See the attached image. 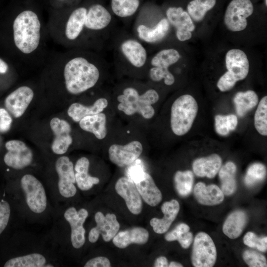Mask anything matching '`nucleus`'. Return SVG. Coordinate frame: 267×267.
Listing matches in <instances>:
<instances>
[{"label":"nucleus","mask_w":267,"mask_h":267,"mask_svg":"<svg viewBox=\"0 0 267 267\" xmlns=\"http://www.w3.org/2000/svg\"><path fill=\"white\" fill-rule=\"evenodd\" d=\"M198 104L191 95L178 97L171 109L170 124L173 133L178 136L187 134L191 128L198 112Z\"/></svg>","instance_id":"obj_6"},{"label":"nucleus","mask_w":267,"mask_h":267,"mask_svg":"<svg viewBox=\"0 0 267 267\" xmlns=\"http://www.w3.org/2000/svg\"><path fill=\"white\" fill-rule=\"evenodd\" d=\"M49 69L59 72L69 94L78 95L97 87L107 74L106 61L96 51L81 48L49 55Z\"/></svg>","instance_id":"obj_2"},{"label":"nucleus","mask_w":267,"mask_h":267,"mask_svg":"<svg viewBox=\"0 0 267 267\" xmlns=\"http://www.w3.org/2000/svg\"><path fill=\"white\" fill-rule=\"evenodd\" d=\"M181 58L178 50L174 48L159 50L149 57L146 76L153 82L163 80L167 86H172L175 82L174 75L170 68L176 64Z\"/></svg>","instance_id":"obj_7"},{"label":"nucleus","mask_w":267,"mask_h":267,"mask_svg":"<svg viewBox=\"0 0 267 267\" xmlns=\"http://www.w3.org/2000/svg\"><path fill=\"white\" fill-rule=\"evenodd\" d=\"M236 111L240 117L244 116L247 112L254 108L258 103V96L253 90L237 92L234 98Z\"/></svg>","instance_id":"obj_33"},{"label":"nucleus","mask_w":267,"mask_h":267,"mask_svg":"<svg viewBox=\"0 0 267 267\" xmlns=\"http://www.w3.org/2000/svg\"><path fill=\"white\" fill-rule=\"evenodd\" d=\"M5 267H53L47 264L45 258L39 253H32L11 258L4 265Z\"/></svg>","instance_id":"obj_32"},{"label":"nucleus","mask_w":267,"mask_h":267,"mask_svg":"<svg viewBox=\"0 0 267 267\" xmlns=\"http://www.w3.org/2000/svg\"><path fill=\"white\" fill-rule=\"evenodd\" d=\"M194 194L199 203L207 206L219 204L224 199V194L217 185H206L202 182H198L195 185Z\"/></svg>","instance_id":"obj_26"},{"label":"nucleus","mask_w":267,"mask_h":267,"mask_svg":"<svg viewBox=\"0 0 267 267\" xmlns=\"http://www.w3.org/2000/svg\"><path fill=\"white\" fill-rule=\"evenodd\" d=\"M117 108L127 116L135 114L145 119L152 118L155 114L152 106L159 99V94L153 88L137 82L121 84L115 90Z\"/></svg>","instance_id":"obj_3"},{"label":"nucleus","mask_w":267,"mask_h":267,"mask_svg":"<svg viewBox=\"0 0 267 267\" xmlns=\"http://www.w3.org/2000/svg\"><path fill=\"white\" fill-rule=\"evenodd\" d=\"M48 37L46 23L35 9H17L0 16V54L13 64L45 63Z\"/></svg>","instance_id":"obj_1"},{"label":"nucleus","mask_w":267,"mask_h":267,"mask_svg":"<svg viewBox=\"0 0 267 267\" xmlns=\"http://www.w3.org/2000/svg\"><path fill=\"white\" fill-rule=\"evenodd\" d=\"M166 18L176 29V35L179 41L184 42L192 37L194 24L188 13L181 7H170L166 12Z\"/></svg>","instance_id":"obj_17"},{"label":"nucleus","mask_w":267,"mask_h":267,"mask_svg":"<svg viewBox=\"0 0 267 267\" xmlns=\"http://www.w3.org/2000/svg\"><path fill=\"white\" fill-rule=\"evenodd\" d=\"M244 262L250 267H266L267 259L265 257L255 251L245 250L242 255Z\"/></svg>","instance_id":"obj_42"},{"label":"nucleus","mask_w":267,"mask_h":267,"mask_svg":"<svg viewBox=\"0 0 267 267\" xmlns=\"http://www.w3.org/2000/svg\"><path fill=\"white\" fill-rule=\"evenodd\" d=\"M131 175L140 196L145 203L152 207L160 203L162 199V193L148 173L136 168L132 171Z\"/></svg>","instance_id":"obj_13"},{"label":"nucleus","mask_w":267,"mask_h":267,"mask_svg":"<svg viewBox=\"0 0 267 267\" xmlns=\"http://www.w3.org/2000/svg\"><path fill=\"white\" fill-rule=\"evenodd\" d=\"M7 152L4 156L5 164L10 168L20 170L29 166L33 160L32 150L19 140H10L5 144Z\"/></svg>","instance_id":"obj_14"},{"label":"nucleus","mask_w":267,"mask_h":267,"mask_svg":"<svg viewBox=\"0 0 267 267\" xmlns=\"http://www.w3.org/2000/svg\"><path fill=\"white\" fill-rule=\"evenodd\" d=\"M96 226L90 229L89 240L90 243L96 242L101 234L104 241L109 242L116 235L120 228V224L114 214L108 213L104 216L97 212L94 216Z\"/></svg>","instance_id":"obj_16"},{"label":"nucleus","mask_w":267,"mask_h":267,"mask_svg":"<svg viewBox=\"0 0 267 267\" xmlns=\"http://www.w3.org/2000/svg\"><path fill=\"white\" fill-rule=\"evenodd\" d=\"M34 96V92L29 86H21L11 91L5 97V107L15 118H19L24 113Z\"/></svg>","instance_id":"obj_18"},{"label":"nucleus","mask_w":267,"mask_h":267,"mask_svg":"<svg viewBox=\"0 0 267 267\" xmlns=\"http://www.w3.org/2000/svg\"><path fill=\"white\" fill-rule=\"evenodd\" d=\"M149 57L146 46L134 36L123 34L116 39L114 62L125 74L146 77Z\"/></svg>","instance_id":"obj_4"},{"label":"nucleus","mask_w":267,"mask_h":267,"mask_svg":"<svg viewBox=\"0 0 267 267\" xmlns=\"http://www.w3.org/2000/svg\"><path fill=\"white\" fill-rule=\"evenodd\" d=\"M89 161L85 157L79 159L75 166L76 182L78 187L83 191L90 189L94 184L99 183L100 181L98 178L89 174Z\"/></svg>","instance_id":"obj_29"},{"label":"nucleus","mask_w":267,"mask_h":267,"mask_svg":"<svg viewBox=\"0 0 267 267\" xmlns=\"http://www.w3.org/2000/svg\"><path fill=\"white\" fill-rule=\"evenodd\" d=\"M265 166L259 163L251 165L248 169L245 177V183L248 186H252L263 180L266 176Z\"/></svg>","instance_id":"obj_40"},{"label":"nucleus","mask_w":267,"mask_h":267,"mask_svg":"<svg viewBox=\"0 0 267 267\" xmlns=\"http://www.w3.org/2000/svg\"><path fill=\"white\" fill-rule=\"evenodd\" d=\"M222 160L217 154L195 160L192 164L194 173L198 177L213 178L222 166Z\"/></svg>","instance_id":"obj_27"},{"label":"nucleus","mask_w":267,"mask_h":267,"mask_svg":"<svg viewBox=\"0 0 267 267\" xmlns=\"http://www.w3.org/2000/svg\"><path fill=\"white\" fill-rule=\"evenodd\" d=\"M79 123L83 130L93 134L97 139L102 140L106 136L107 117L103 112L85 117Z\"/></svg>","instance_id":"obj_28"},{"label":"nucleus","mask_w":267,"mask_h":267,"mask_svg":"<svg viewBox=\"0 0 267 267\" xmlns=\"http://www.w3.org/2000/svg\"><path fill=\"white\" fill-rule=\"evenodd\" d=\"M266 5H267V0H266Z\"/></svg>","instance_id":"obj_51"},{"label":"nucleus","mask_w":267,"mask_h":267,"mask_svg":"<svg viewBox=\"0 0 267 267\" xmlns=\"http://www.w3.org/2000/svg\"><path fill=\"white\" fill-rule=\"evenodd\" d=\"M169 267H182L183 266L178 263H177L176 262H171L169 264Z\"/></svg>","instance_id":"obj_49"},{"label":"nucleus","mask_w":267,"mask_h":267,"mask_svg":"<svg viewBox=\"0 0 267 267\" xmlns=\"http://www.w3.org/2000/svg\"><path fill=\"white\" fill-rule=\"evenodd\" d=\"M12 119L7 110L0 108V133H5L10 129Z\"/></svg>","instance_id":"obj_45"},{"label":"nucleus","mask_w":267,"mask_h":267,"mask_svg":"<svg viewBox=\"0 0 267 267\" xmlns=\"http://www.w3.org/2000/svg\"><path fill=\"white\" fill-rule=\"evenodd\" d=\"M254 126L258 132L267 135V96H264L258 104L254 116Z\"/></svg>","instance_id":"obj_38"},{"label":"nucleus","mask_w":267,"mask_h":267,"mask_svg":"<svg viewBox=\"0 0 267 267\" xmlns=\"http://www.w3.org/2000/svg\"><path fill=\"white\" fill-rule=\"evenodd\" d=\"M55 170L58 176V187L60 194L64 197H73L77 189L74 166L67 156L59 157L55 163Z\"/></svg>","instance_id":"obj_15"},{"label":"nucleus","mask_w":267,"mask_h":267,"mask_svg":"<svg viewBox=\"0 0 267 267\" xmlns=\"http://www.w3.org/2000/svg\"><path fill=\"white\" fill-rule=\"evenodd\" d=\"M112 13L103 5L88 6L83 48L97 51L108 38L114 24Z\"/></svg>","instance_id":"obj_5"},{"label":"nucleus","mask_w":267,"mask_h":267,"mask_svg":"<svg viewBox=\"0 0 267 267\" xmlns=\"http://www.w3.org/2000/svg\"><path fill=\"white\" fill-rule=\"evenodd\" d=\"M237 124V117L233 114L217 115L215 117L216 131L221 135H227L230 131L235 129Z\"/></svg>","instance_id":"obj_39"},{"label":"nucleus","mask_w":267,"mask_h":267,"mask_svg":"<svg viewBox=\"0 0 267 267\" xmlns=\"http://www.w3.org/2000/svg\"><path fill=\"white\" fill-rule=\"evenodd\" d=\"M55 0L59 2H66V1H68L69 0Z\"/></svg>","instance_id":"obj_50"},{"label":"nucleus","mask_w":267,"mask_h":267,"mask_svg":"<svg viewBox=\"0 0 267 267\" xmlns=\"http://www.w3.org/2000/svg\"><path fill=\"white\" fill-rule=\"evenodd\" d=\"M143 145L137 140H133L125 144L114 143L108 148L109 159L114 164L124 167L132 164L141 155Z\"/></svg>","instance_id":"obj_12"},{"label":"nucleus","mask_w":267,"mask_h":267,"mask_svg":"<svg viewBox=\"0 0 267 267\" xmlns=\"http://www.w3.org/2000/svg\"><path fill=\"white\" fill-rule=\"evenodd\" d=\"M115 189L118 195L125 201L129 210L134 215L139 214L142 211L141 196L133 181L123 177L117 181Z\"/></svg>","instance_id":"obj_20"},{"label":"nucleus","mask_w":267,"mask_h":267,"mask_svg":"<svg viewBox=\"0 0 267 267\" xmlns=\"http://www.w3.org/2000/svg\"><path fill=\"white\" fill-rule=\"evenodd\" d=\"M50 126L54 135L52 151L58 155L65 153L73 142L70 125L64 120L55 117L51 120Z\"/></svg>","instance_id":"obj_21"},{"label":"nucleus","mask_w":267,"mask_h":267,"mask_svg":"<svg viewBox=\"0 0 267 267\" xmlns=\"http://www.w3.org/2000/svg\"><path fill=\"white\" fill-rule=\"evenodd\" d=\"M236 166L232 162H228L219 170V176L221 190L224 195L229 196L234 193L237 188L235 179Z\"/></svg>","instance_id":"obj_31"},{"label":"nucleus","mask_w":267,"mask_h":267,"mask_svg":"<svg viewBox=\"0 0 267 267\" xmlns=\"http://www.w3.org/2000/svg\"><path fill=\"white\" fill-rule=\"evenodd\" d=\"M216 0H193L187 6V13L194 21L203 19L207 11L215 5Z\"/></svg>","instance_id":"obj_36"},{"label":"nucleus","mask_w":267,"mask_h":267,"mask_svg":"<svg viewBox=\"0 0 267 267\" xmlns=\"http://www.w3.org/2000/svg\"><path fill=\"white\" fill-rule=\"evenodd\" d=\"M174 180L175 188L179 195L186 196L191 192L194 181L193 174L191 171L177 172Z\"/></svg>","instance_id":"obj_37"},{"label":"nucleus","mask_w":267,"mask_h":267,"mask_svg":"<svg viewBox=\"0 0 267 267\" xmlns=\"http://www.w3.org/2000/svg\"><path fill=\"white\" fill-rule=\"evenodd\" d=\"M244 243L251 248H256L260 251L265 252L267 250V236L259 237L252 232H248L243 238Z\"/></svg>","instance_id":"obj_41"},{"label":"nucleus","mask_w":267,"mask_h":267,"mask_svg":"<svg viewBox=\"0 0 267 267\" xmlns=\"http://www.w3.org/2000/svg\"><path fill=\"white\" fill-rule=\"evenodd\" d=\"M21 186L31 211L37 214L43 213L46 207L47 198L42 183L34 176L27 174L21 179Z\"/></svg>","instance_id":"obj_11"},{"label":"nucleus","mask_w":267,"mask_h":267,"mask_svg":"<svg viewBox=\"0 0 267 267\" xmlns=\"http://www.w3.org/2000/svg\"><path fill=\"white\" fill-rule=\"evenodd\" d=\"M237 82L235 77L227 71L219 79L217 86L221 91L224 92L232 89Z\"/></svg>","instance_id":"obj_43"},{"label":"nucleus","mask_w":267,"mask_h":267,"mask_svg":"<svg viewBox=\"0 0 267 267\" xmlns=\"http://www.w3.org/2000/svg\"><path fill=\"white\" fill-rule=\"evenodd\" d=\"M140 3V0H111V9L116 17L128 18L136 13Z\"/></svg>","instance_id":"obj_34"},{"label":"nucleus","mask_w":267,"mask_h":267,"mask_svg":"<svg viewBox=\"0 0 267 267\" xmlns=\"http://www.w3.org/2000/svg\"><path fill=\"white\" fill-rule=\"evenodd\" d=\"M13 63L5 57L0 54V76H5L10 72Z\"/></svg>","instance_id":"obj_47"},{"label":"nucleus","mask_w":267,"mask_h":267,"mask_svg":"<svg viewBox=\"0 0 267 267\" xmlns=\"http://www.w3.org/2000/svg\"><path fill=\"white\" fill-rule=\"evenodd\" d=\"M85 267H110L109 260L105 257L100 256L92 258L84 265Z\"/></svg>","instance_id":"obj_46"},{"label":"nucleus","mask_w":267,"mask_h":267,"mask_svg":"<svg viewBox=\"0 0 267 267\" xmlns=\"http://www.w3.org/2000/svg\"><path fill=\"white\" fill-rule=\"evenodd\" d=\"M169 266L168 260L165 257L160 256L157 258L154 264L155 267H167Z\"/></svg>","instance_id":"obj_48"},{"label":"nucleus","mask_w":267,"mask_h":267,"mask_svg":"<svg viewBox=\"0 0 267 267\" xmlns=\"http://www.w3.org/2000/svg\"><path fill=\"white\" fill-rule=\"evenodd\" d=\"M179 208V203L175 199L164 202L161 207L164 214L163 218H153L150 221V224L154 231L158 234L164 233L167 231L178 215Z\"/></svg>","instance_id":"obj_23"},{"label":"nucleus","mask_w":267,"mask_h":267,"mask_svg":"<svg viewBox=\"0 0 267 267\" xmlns=\"http://www.w3.org/2000/svg\"><path fill=\"white\" fill-rule=\"evenodd\" d=\"M148 238L149 232L145 228L134 227L117 233L112 242L117 247L124 249L133 243L144 244Z\"/></svg>","instance_id":"obj_25"},{"label":"nucleus","mask_w":267,"mask_h":267,"mask_svg":"<svg viewBox=\"0 0 267 267\" xmlns=\"http://www.w3.org/2000/svg\"><path fill=\"white\" fill-rule=\"evenodd\" d=\"M88 215L86 209L82 208L77 211L73 207L68 208L64 213V218L71 227V243L76 249L81 248L85 244L86 231L83 224Z\"/></svg>","instance_id":"obj_19"},{"label":"nucleus","mask_w":267,"mask_h":267,"mask_svg":"<svg viewBox=\"0 0 267 267\" xmlns=\"http://www.w3.org/2000/svg\"><path fill=\"white\" fill-rule=\"evenodd\" d=\"M247 219V214L244 211L238 210L231 213L223 224V233L231 239L238 237L246 226Z\"/></svg>","instance_id":"obj_30"},{"label":"nucleus","mask_w":267,"mask_h":267,"mask_svg":"<svg viewBox=\"0 0 267 267\" xmlns=\"http://www.w3.org/2000/svg\"><path fill=\"white\" fill-rule=\"evenodd\" d=\"M225 65L229 71L237 81L242 80L247 76L249 63L245 53L239 49H232L225 55Z\"/></svg>","instance_id":"obj_22"},{"label":"nucleus","mask_w":267,"mask_h":267,"mask_svg":"<svg viewBox=\"0 0 267 267\" xmlns=\"http://www.w3.org/2000/svg\"><path fill=\"white\" fill-rule=\"evenodd\" d=\"M10 215V208L8 203L4 200L0 201V234L6 227Z\"/></svg>","instance_id":"obj_44"},{"label":"nucleus","mask_w":267,"mask_h":267,"mask_svg":"<svg viewBox=\"0 0 267 267\" xmlns=\"http://www.w3.org/2000/svg\"><path fill=\"white\" fill-rule=\"evenodd\" d=\"M253 5L250 0H232L225 12L224 22L227 28L233 32L245 29L247 18L253 13Z\"/></svg>","instance_id":"obj_10"},{"label":"nucleus","mask_w":267,"mask_h":267,"mask_svg":"<svg viewBox=\"0 0 267 267\" xmlns=\"http://www.w3.org/2000/svg\"><path fill=\"white\" fill-rule=\"evenodd\" d=\"M108 100L106 96L98 98L91 105L89 106L75 102L69 106L67 113L74 121L79 122L85 117L103 112L108 106Z\"/></svg>","instance_id":"obj_24"},{"label":"nucleus","mask_w":267,"mask_h":267,"mask_svg":"<svg viewBox=\"0 0 267 267\" xmlns=\"http://www.w3.org/2000/svg\"><path fill=\"white\" fill-rule=\"evenodd\" d=\"M217 260V250L213 240L206 233L195 236L192 247L191 262L195 267H213Z\"/></svg>","instance_id":"obj_9"},{"label":"nucleus","mask_w":267,"mask_h":267,"mask_svg":"<svg viewBox=\"0 0 267 267\" xmlns=\"http://www.w3.org/2000/svg\"><path fill=\"white\" fill-rule=\"evenodd\" d=\"M171 25L166 17L151 24L143 18H139L134 24V36L145 46L161 42L168 34Z\"/></svg>","instance_id":"obj_8"},{"label":"nucleus","mask_w":267,"mask_h":267,"mask_svg":"<svg viewBox=\"0 0 267 267\" xmlns=\"http://www.w3.org/2000/svg\"><path fill=\"white\" fill-rule=\"evenodd\" d=\"M189 230L190 227L187 224L181 223L168 232L165 236V239L167 241L178 240L183 248H188L193 239V234Z\"/></svg>","instance_id":"obj_35"}]
</instances>
